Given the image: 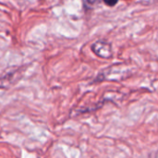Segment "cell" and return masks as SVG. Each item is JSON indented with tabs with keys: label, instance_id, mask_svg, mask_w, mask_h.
<instances>
[{
	"label": "cell",
	"instance_id": "cell-1",
	"mask_svg": "<svg viewBox=\"0 0 158 158\" xmlns=\"http://www.w3.org/2000/svg\"><path fill=\"white\" fill-rule=\"evenodd\" d=\"M92 49L100 57H108L110 56V54H111L110 45L108 44H106V43H104V42L95 43L93 45Z\"/></svg>",
	"mask_w": 158,
	"mask_h": 158
},
{
	"label": "cell",
	"instance_id": "cell-2",
	"mask_svg": "<svg viewBox=\"0 0 158 158\" xmlns=\"http://www.w3.org/2000/svg\"><path fill=\"white\" fill-rule=\"evenodd\" d=\"M104 3L108 6H114L118 4V0H103Z\"/></svg>",
	"mask_w": 158,
	"mask_h": 158
},
{
	"label": "cell",
	"instance_id": "cell-3",
	"mask_svg": "<svg viewBox=\"0 0 158 158\" xmlns=\"http://www.w3.org/2000/svg\"><path fill=\"white\" fill-rule=\"evenodd\" d=\"M87 1H88V2H89L90 4H94V3H95V2H96L97 0H87Z\"/></svg>",
	"mask_w": 158,
	"mask_h": 158
}]
</instances>
